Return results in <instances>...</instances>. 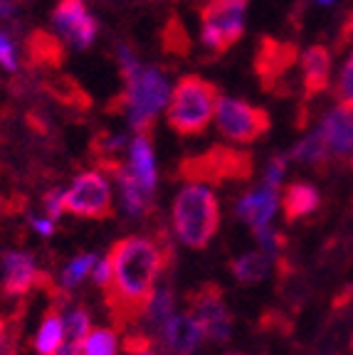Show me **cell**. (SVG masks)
Returning a JSON list of instances; mask_svg holds the SVG:
<instances>
[{
	"label": "cell",
	"instance_id": "28",
	"mask_svg": "<svg viewBox=\"0 0 353 355\" xmlns=\"http://www.w3.org/2000/svg\"><path fill=\"white\" fill-rule=\"evenodd\" d=\"M84 355H116V331L114 328H97L89 331Z\"/></svg>",
	"mask_w": 353,
	"mask_h": 355
},
{
	"label": "cell",
	"instance_id": "5",
	"mask_svg": "<svg viewBox=\"0 0 353 355\" xmlns=\"http://www.w3.org/2000/svg\"><path fill=\"white\" fill-rule=\"evenodd\" d=\"M254 158L249 150L235 146H213L203 153L186 155L176 168V178L183 183H225V180H249Z\"/></svg>",
	"mask_w": 353,
	"mask_h": 355
},
{
	"label": "cell",
	"instance_id": "35",
	"mask_svg": "<svg viewBox=\"0 0 353 355\" xmlns=\"http://www.w3.org/2000/svg\"><path fill=\"white\" fill-rule=\"evenodd\" d=\"M284 171H287V158L284 155H274L267 166L265 173V185H272V188H279L281 178H284Z\"/></svg>",
	"mask_w": 353,
	"mask_h": 355
},
{
	"label": "cell",
	"instance_id": "36",
	"mask_svg": "<svg viewBox=\"0 0 353 355\" xmlns=\"http://www.w3.org/2000/svg\"><path fill=\"white\" fill-rule=\"evenodd\" d=\"M351 44H353V8L346 15V20H343L341 33H338V37H336V52L346 50V47H351Z\"/></svg>",
	"mask_w": 353,
	"mask_h": 355
},
{
	"label": "cell",
	"instance_id": "12",
	"mask_svg": "<svg viewBox=\"0 0 353 355\" xmlns=\"http://www.w3.org/2000/svg\"><path fill=\"white\" fill-rule=\"evenodd\" d=\"M35 257L28 252H8L3 257V296L6 299H22L38 282Z\"/></svg>",
	"mask_w": 353,
	"mask_h": 355
},
{
	"label": "cell",
	"instance_id": "22",
	"mask_svg": "<svg viewBox=\"0 0 353 355\" xmlns=\"http://www.w3.org/2000/svg\"><path fill=\"white\" fill-rule=\"evenodd\" d=\"M131 171L133 175L141 180L149 193L156 190V161L154 150H151V139L136 133V139L131 141Z\"/></svg>",
	"mask_w": 353,
	"mask_h": 355
},
{
	"label": "cell",
	"instance_id": "18",
	"mask_svg": "<svg viewBox=\"0 0 353 355\" xmlns=\"http://www.w3.org/2000/svg\"><path fill=\"white\" fill-rule=\"evenodd\" d=\"M116 180H119V188H122V200H124V207H126L129 215L146 217L154 212V202H151L154 193H149V190L141 185V180L133 175L131 168L124 166L122 173L116 175Z\"/></svg>",
	"mask_w": 353,
	"mask_h": 355
},
{
	"label": "cell",
	"instance_id": "38",
	"mask_svg": "<svg viewBox=\"0 0 353 355\" xmlns=\"http://www.w3.org/2000/svg\"><path fill=\"white\" fill-rule=\"evenodd\" d=\"M33 227L38 230L42 237H52V232H55V222L52 220H33Z\"/></svg>",
	"mask_w": 353,
	"mask_h": 355
},
{
	"label": "cell",
	"instance_id": "39",
	"mask_svg": "<svg viewBox=\"0 0 353 355\" xmlns=\"http://www.w3.org/2000/svg\"><path fill=\"white\" fill-rule=\"evenodd\" d=\"M15 6H17V0H0V20H8V17H13Z\"/></svg>",
	"mask_w": 353,
	"mask_h": 355
},
{
	"label": "cell",
	"instance_id": "40",
	"mask_svg": "<svg viewBox=\"0 0 353 355\" xmlns=\"http://www.w3.org/2000/svg\"><path fill=\"white\" fill-rule=\"evenodd\" d=\"M28 121H30V126H33L35 131H40V133H44V131H47V126H44V123H47V121H44L42 116H38V114H35V111H30V114H28Z\"/></svg>",
	"mask_w": 353,
	"mask_h": 355
},
{
	"label": "cell",
	"instance_id": "25",
	"mask_svg": "<svg viewBox=\"0 0 353 355\" xmlns=\"http://www.w3.org/2000/svg\"><path fill=\"white\" fill-rule=\"evenodd\" d=\"M161 50L171 57H186L190 52V35H188L186 25H183L181 15L176 10L168 12L163 28H161Z\"/></svg>",
	"mask_w": 353,
	"mask_h": 355
},
{
	"label": "cell",
	"instance_id": "20",
	"mask_svg": "<svg viewBox=\"0 0 353 355\" xmlns=\"http://www.w3.org/2000/svg\"><path fill=\"white\" fill-rule=\"evenodd\" d=\"M89 313L87 309H74L65 321V328H62V340L60 348H57V355H82L84 343H87L89 336Z\"/></svg>",
	"mask_w": 353,
	"mask_h": 355
},
{
	"label": "cell",
	"instance_id": "44",
	"mask_svg": "<svg viewBox=\"0 0 353 355\" xmlns=\"http://www.w3.org/2000/svg\"><path fill=\"white\" fill-rule=\"evenodd\" d=\"M351 168H353V161H351Z\"/></svg>",
	"mask_w": 353,
	"mask_h": 355
},
{
	"label": "cell",
	"instance_id": "21",
	"mask_svg": "<svg viewBox=\"0 0 353 355\" xmlns=\"http://www.w3.org/2000/svg\"><path fill=\"white\" fill-rule=\"evenodd\" d=\"M87 17H89V12H87V6H84V0H60V6L52 12L55 30L60 33V37L69 44H72L74 35L79 33V28L87 22Z\"/></svg>",
	"mask_w": 353,
	"mask_h": 355
},
{
	"label": "cell",
	"instance_id": "4",
	"mask_svg": "<svg viewBox=\"0 0 353 355\" xmlns=\"http://www.w3.org/2000/svg\"><path fill=\"white\" fill-rule=\"evenodd\" d=\"M173 227L186 247L203 250L220 227L217 198L200 183H190L173 200Z\"/></svg>",
	"mask_w": 353,
	"mask_h": 355
},
{
	"label": "cell",
	"instance_id": "23",
	"mask_svg": "<svg viewBox=\"0 0 353 355\" xmlns=\"http://www.w3.org/2000/svg\"><path fill=\"white\" fill-rule=\"evenodd\" d=\"M292 158L304 163V166H314V168H319L321 173H326V166L331 163L334 155H331V150H329V144H326L321 128H316L311 136H306V139L292 150Z\"/></svg>",
	"mask_w": 353,
	"mask_h": 355
},
{
	"label": "cell",
	"instance_id": "27",
	"mask_svg": "<svg viewBox=\"0 0 353 355\" xmlns=\"http://www.w3.org/2000/svg\"><path fill=\"white\" fill-rule=\"evenodd\" d=\"M173 309H176V294H173L171 286H161L156 288L154 299L149 304V311H146V316H149V326L154 328L156 333L163 331L166 321L173 316Z\"/></svg>",
	"mask_w": 353,
	"mask_h": 355
},
{
	"label": "cell",
	"instance_id": "24",
	"mask_svg": "<svg viewBox=\"0 0 353 355\" xmlns=\"http://www.w3.org/2000/svg\"><path fill=\"white\" fill-rule=\"evenodd\" d=\"M67 304H57L52 301L50 309L44 311V321L40 326L38 333V353L40 355H57V348H60V340H62V309Z\"/></svg>",
	"mask_w": 353,
	"mask_h": 355
},
{
	"label": "cell",
	"instance_id": "43",
	"mask_svg": "<svg viewBox=\"0 0 353 355\" xmlns=\"http://www.w3.org/2000/svg\"><path fill=\"white\" fill-rule=\"evenodd\" d=\"M141 355H154V353H151V350H149V353H141Z\"/></svg>",
	"mask_w": 353,
	"mask_h": 355
},
{
	"label": "cell",
	"instance_id": "46",
	"mask_svg": "<svg viewBox=\"0 0 353 355\" xmlns=\"http://www.w3.org/2000/svg\"><path fill=\"white\" fill-rule=\"evenodd\" d=\"M230 355H235V353H230Z\"/></svg>",
	"mask_w": 353,
	"mask_h": 355
},
{
	"label": "cell",
	"instance_id": "10",
	"mask_svg": "<svg viewBox=\"0 0 353 355\" xmlns=\"http://www.w3.org/2000/svg\"><path fill=\"white\" fill-rule=\"evenodd\" d=\"M299 47L294 42H284V40L270 37V35H262L260 42H257V52H254V74L260 79L262 89L270 92V94H279V87L287 77V72L297 64Z\"/></svg>",
	"mask_w": 353,
	"mask_h": 355
},
{
	"label": "cell",
	"instance_id": "32",
	"mask_svg": "<svg viewBox=\"0 0 353 355\" xmlns=\"http://www.w3.org/2000/svg\"><path fill=\"white\" fill-rule=\"evenodd\" d=\"M0 67H6L8 72H15L17 69V52L15 42L8 33H0Z\"/></svg>",
	"mask_w": 353,
	"mask_h": 355
},
{
	"label": "cell",
	"instance_id": "17",
	"mask_svg": "<svg viewBox=\"0 0 353 355\" xmlns=\"http://www.w3.org/2000/svg\"><path fill=\"white\" fill-rule=\"evenodd\" d=\"M44 94L52 96L57 104L69 106V109L77 111H87L92 106V96L87 94V89L77 82V79L67 77V74H60V77H47L42 84H40Z\"/></svg>",
	"mask_w": 353,
	"mask_h": 355
},
{
	"label": "cell",
	"instance_id": "13",
	"mask_svg": "<svg viewBox=\"0 0 353 355\" xmlns=\"http://www.w3.org/2000/svg\"><path fill=\"white\" fill-rule=\"evenodd\" d=\"M304 104L319 96L331 84V50L326 44H314L302 57Z\"/></svg>",
	"mask_w": 353,
	"mask_h": 355
},
{
	"label": "cell",
	"instance_id": "29",
	"mask_svg": "<svg viewBox=\"0 0 353 355\" xmlns=\"http://www.w3.org/2000/svg\"><path fill=\"white\" fill-rule=\"evenodd\" d=\"M97 261L99 259H97L94 254H82V257H77V259H72L69 261V266L62 272V286H65L67 291L74 288L89 272H92L94 266H97Z\"/></svg>",
	"mask_w": 353,
	"mask_h": 355
},
{
	"label": "cell",
	"instance_id": "26",
	"mask_svg": "<svg viewBox=\"0 0 353 355\" xmlns=\"http://www.w3.org/2000/svg\"><path fill=\"white\" fill-rule=\"evenodd\" d=\"M230 272L235 274V279H238L240 284H245V286L260 284L262 279L267 277V272H270V259H267V254H262V252H247V254L232 259Z\"/></svg>",
	"mask_w": 353,
	"mask_h": 355
},
{
	"label": "cell",
	"instance_id": "9",
	"mask_svg": "<svg viewBox=\"0 0 353 355\" xmlns=\"http://www.w3.org/2000/svg\"><path fill=\"white\" fill-rule=\"evenodd\" d=\"M188 313L200 323L205 338L225 343L232 333V316L222 301V288L217 284H203L188 294Z\"/></svg>",
	"mask_w": 353,
	"mask_h": 355
},
{
	"label": "cell",
	"instance_id": "42",
	"mask_svg": "<svg viewBox=\"0 0 353 355\" xmlns=\"http://www.w3.org/2000/svg\"><path fill=\"white\" fill-rule=\"evenodd\" d=\"M316 3H321V6H331L334 0H316Z\"/></svg>",
	"mask_w": 353,
	"mask_h": 355
},
{
	"label": "cell",
	"instance_id": "37",
	"mask_svg": "<svg viewBox=\"0 0 353 355\" xmlns=\"http://www.w3.org/2000/svg\"><path fill=\"white\" fill-rule=\"evenodd\" d=\"M94 282L99 284V286H104L106 282H109V259H99L97 261V269H94Z\"/></svg>",
	"mask_w": 353,
	"mask_h": 355
},
{
	"label": "cell",
	"instance_id": "30",
	"mask_svg": "<svg viewBox=\"0 0 353 355\" xmlns=\"http://www.w3.org/2000/svg\"><path fill=\"white\" fill-rule=\"evenodd\" d=\"M334 99L338 101V106L353 111V55L348 57L341 74H338V82L334 87Z\"/></svg>",
	"mask_w": 353,
	"mask_h": 355
},
{
	"label": "cell",
	"instance_id": "8",
	"mask_svg": "<svg viewBox=\"0 0 353 355\" xmlns=\"http://www.w3.org/2000/svg\"><path fill=\"white\" fill-rule=\"evenodd\" d=\"M65 210L84 220H111L114 202H111V188L104 173L87 171L77 175L69 193H65Z\"/></svg>",
	"mask_w": 353,
	"mask_h": 355
},
{
	"label": "cell",
	"instance_id": "14",
	"mask_svg": "<svg viewBox=\"0 0 353 355\" xmlns=\"http://www.w3.org/2000/svg\"><path fill=\"white\" fill-rule=\"evenodd\" d=\"M205 338L203 328L190 313H181V316H171L161 331V343L166 345L171 355H193L200 340Z\"/></svg>",
	"mask_w": 353,
	"mask_h": 355
},
{
	"label": "cell",
	"instance_id": "3",
	"mask_svg": "<svg viewBox=\"0 0 353 355\" xmlns=\"http://www.w3.org/2000/svg\"><path fill=\"white\" fill-rule=\"evenodd\" d=\"M220 89L200 74H186L176 82L168 99L166 119L178 136H200L215 116Z\"/></svg>",
	"mask_w": 353,
	"mask_h": 355
},
{
	"label": "cell",
	"instance_id": "15",
	"mask_svg": "<svg viewBox=\"0 0 353 355\" xmlns=\"http://www.w3.org/2000/svg\"><path fill=\"white\" fill-rule=\"evenodd\" d=\"M321 133H324L329 150H331L334 158L343 161L353 153V111L336 106L334 111H329L324 119H321Z\"/></svg>",
	"mask_w": 353,
	"mask_h": 355
},
{
	"label": "cell",
	"instance_id": "45",
	"mask_svg": "<svg viewBox=\"0 0 353 355\" xmlns=\"http://www.w3.org/2000/svg\"><path fill=\"white\" fill-rule=\"evenodd\" d=\"M151 3H156V0H151Z\"/></svg>",
	"mask_w": 353,
	"mask_h": 355
},
{
	"label": "cell",
	"instance_id": "41",
	"mask_svg": "<svg viewBox=\"0 0 353 355\" xmlns=\"http://www.w3.org/2000/svg\"><path fill=\"white\" fill-rule=\"evenodd\" d=\"M8 331H10V316H0V345L8 338Z\"/></svg>",
	"mask_w": 353,
	"mask_h": 355
},
{
	"label": "cell",
	"instance_id": "19",
	"mask_svg": "<svg viewBox=\"0 0 353 355\" xmlns=\"http://www.w3.org/2000/svg\"><path fill=\"white\" fill-rule=\"evenodd\" d=\"M281 207H284V217L287 222H297L309 217L311 212L319 207V190L309 183H292L284 190V198H281Z\"/></svg>",
	"mask_w": 353,
	"mask_h": 355
},
{
	"label": "cell",
	"instance_id": "1",
	"mask_svg": "<svg viewBox=\"0 0 353 355\" xmlns=\"http://www.w3.org/2000/svg\"><path fill=\"white\" fill-rule=\"evenodd\" d=\"M109 282L101 286L104 306L116 333L126 331L129 323L146 316L156 294L161 272L176 259L173 242L163 230L156 237H124L106 254Z\"/></svg>",
	"mask_w": 353,
	"mask_h": 355
},
{
	"label": "cell",
	"instance_id": "6",
	"mask_svg": "<svg viewBox=\"0 0 353 355\" xmlns=\"http://www.w3.org/2000/svg\"><path fill=\"white\" fill-rule=\"evenodd\" d=\"M249 0H208L200 8V40L213 55L227 52L245 35V12Z\"/></svg>",
	"mask_w": 353,
	"mask_h": 355
},
{
	"label": "cell",
	"instance_id": "34",
	"mask_svg": "<svg viewBox=\"0 0 353 355\" xmlns=\"http://www.w3.org/2000/svg\"><path fill=\"white\" fill-rule=\"evenodd\" d=\"M42 205H44V210H47V215H50V220H57V217L65 212V193H62L60 188L47 190L42 198Z\"/></svg>",
	"mask_w": 353,
	"mask_h": 355
},
{
	"label": "cell",
	"instance_id": "11",
	"mask_svg": "<svg viewBox=\"0 0 353 355\" xmlns=\"http://www.w3.org/2000/svg\"><path fill=\"white\" fill-rule=\"evenodd\" d=\"M67 60L65 40L50 30H33L25 40V64L30 69H60Z\"/></svg>",
	"mask_w": 353,
	"mask_h": 355
},
{
	"label": "cell",
	"instance_id": "2",
	"mask_svg": "<svg viewBox=\"0 0 353 355\" xmlns=\"http://www.w3.org/2000/svg\"><path fill=\"white\" fill-rule=\"evenodd\" d=\"M168 99V82L166 74L156 67H141L136 77L124 82V89L109 99L106 114H124L129 111L131 128L141 136H154L156 116L161 106Z\"/></svg>",
	"mask_w": 353,
	"mask_h": 355
},
{
	"label": "cell",
	"instance_id": "7",
	"mask_svg": "<svg viewBox=\"0 0 353 355\" xmlns=\"http://www.w3.org/2000/svg\"><path fill=\"white\" fill-rule=\"evenodd\" d=\"M215 121L220 136L232 144H252L262 139L272 126L267 109L252 106L243 99H227V96H220L217 101Z\"/></svg>",
	"mask_w": 353,
	"mask_h": 355
},
{
	"label": "cell",
	"instance_id": "31",
	"mask_svg": "<svg viewBox=\"0 0 353 355\" xmlns=\"http://www.w3.org/2000/svg\"><path fill=\"white\" fill-rule=\"evenodd\" d=\"M254 234H257V239H260L262 247H265L270 254H281V252L287 250V237H284L281 232L270 230L267 225H262V227H254Z\"/></svg>",
	"mask_w": 353,
	"mask_h": 355
},
{
	"label": "cell",
	"instance_id": "33",
	"mask_svg": "<svg viewBox=\"0 0 353 355\" xmlns=\"http://www.w3.org/2000/svg\"><path fill=\"white\" fill-rule=\"evenodd\" d=\"M151 345H154V338H151L149 333H129L126 338H124V350H126L129 355L149 353Z\"/></svg>",
	"mask_w": 353,
	"mask_h": 355
},
{
	"label": "cell",
	"instance_id": "16",
	"mask_svg": "<svg viewBox=\"0 0 353 355\" xmlns=\"http://www.w3.org/2000/svg\"><path fill=\"white\" fill-rule=\"evenodd\" d=\"M277 205H279V198H277V188H272V185H265L262 190L245 195V198L240 200L238 217H240V220L247 222V225H252V230L254 227H262V225H267V222L272 220V215H274Z\"/></svg>",
	"mask_w": 353,
	"mask_h": 355
}]
</instances>
